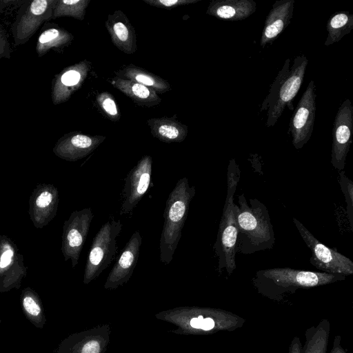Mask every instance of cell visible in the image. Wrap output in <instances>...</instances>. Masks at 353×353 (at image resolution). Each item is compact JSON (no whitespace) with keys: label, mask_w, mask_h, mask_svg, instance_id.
I'll list each match as a JSON object with an SVG mask.
<instances>
[{"label":"cell","mask_w":353,"mask_h":353,"mask_svg":"<svg viewBox=\"0 0 353 353\" xmlns=\"http://www.w3.org/2000/svg\"><path fill=\"white\" fill-rule=\"evenodd\" d=\"M105 24L112 43L119 50L127 54H132L137 51L135 30L123 11L117 10L109 14Z\"/></svg>","instance_id":"cell-18"},{"label":"cell","mask_w":353,"mask_h":353,"mask_svg":"<svg viewBox=\"0 0 353 353\" xmlns=\"http://www.w3.org/2000/svg\"><path fill=\"white\" fill-rule=\"evenodd\" d=\"M117 76L139 83L154 90L157 94H163L170 90L168 81L152 72L134 64H129L116 72Z\"/></svg>","instance_id":"cell-23"},{"label":"cell","mask_w":353,"mask_h":353,"mask_svg":"<svg viewBox=\"0 0 353 353\" xmlns=\"http://www.w3.org/2000/svg\"><path fill=\"white\" fill-rule=\"evenodd\" d=\"M91 63L83 60L56 74L52 81L51 97L54 105L67 101L85 80Z\"/></svg>","instance_id":"cell-16"},{"label":"cell","mask_w":353,"mask_h":353,"mask_svg":"<svg viewBox=\"0 0 353 353\" xmlns=\"http://www.w3.org/2000/svg\"><path fill=\"white\" fill-rule=\"evenodd\" d=\"M200 0H143L145 3L160 8L172 9L178 6L195 3Z\"/></svg>","instance_id":"cell-32"},{"label":"cell","mask_w":353,"mask_h":353,"mask_svg":"<svg viewBox=\"0 0 353 353\" xmlns=\"http://www.w3.org/2000/svg\"><path fill=\"white\" fill-rule=\"evenodd\" d=\"M96 101L100 110L112 121L120 119V112L113 96L108 92H102L96 97Z\"/></svg>","instance_id":"cell-30"},{"label":"cell","mask_w":353,"mask_h":353,"mask_svg":"<svg viewBox=\"0 0 353 353\" xmlns=\"http://www.w3.org/2000/svg\"><path fill=\"white\" fill-rule=\"evenodd\" d=\"M353 130V106L346 99L336 114L332 130L331 163L339 172L343 171L350 144Z\"/></svg>","instance_id":"cell-12"},{"label":"cell","mask_w":353,"mask_h":353,"mask_svg":"<svg viewBox=\"0 0 353 353\" xmlns=\"http://www.w3.org/2000/svg\"><path fill=\"white\" fill-rule=\"evenodd\" d=\"M340 342V336H336L334 339L333 346L330 353H346L343 347L341 345Z\"/></svg>","instance_id":"cell-35"},{"label":"cell","mask_w":353,"mask_h":353,"mask_svg":"<svg viewBox=\"0 0 353 353\" xmlns=\"http://www.w3.org/2000/svg\"><path fill=\"white\" fill-rule=\"evenodd\" d=\"M57 0L25 1L19 10L12 26L16 46L24 44L36 32L40 26L52 19Z\"/></svg>","instance_id":"cell-9"},{"label":"cell","mask_w":353,"mask_h":353,"mask_svg":"<svg viewBox=\"0 0 353 353\" xmlns=\"http://www.w3.org/2000/svg\"><path fill=\"white\" fill-rule=\"evenodd\" d=\"M147 123L152 135L164 143H180L188 135V126L179 121L176 116L152 118L148 119Z\"/></svg>","instance_id":"cell-21"},{"label":"cell","mask_w":353,"mask_h":353,"mask_svg":"<svg viewBox=\"0 0 353 353\" xmlns=\"http://www.w3.org/2000/svg\"><path fill=\"white\" fill-rule=\"evenodd\" d=\"M352 29L353 14L348 12H341L331 15L326 25L327 36L324 45L329 46L339 41Z\"/></svg>","instance_id":"cell-26"},{"label":"cell","mask_w":353,"mask_h":353,"mask_svg":"<svg viewBox=\"0 0 353 353\" xmlns=\"http://www.w3.org/2000/svg\"><path fill=\"white\" fill-rule=\"evenodd\" d=\"M100 344L96 341L83 343L81 334H73L64 339L56 353H99Z\"/></svg>","instance_id":"cell-29"},{"label":"cell","mask_w":353,"mask_h":353,"mask_svg":"<svg viewBox=\"0 0 353 353\" xmlns=\"http://www.w3.org/2000/svg\"><path fill=\"white\" fill-rule=\"evenodd\" d=\"M141 242V234L139 231H135L111 270L105 283V289L116 288L130 279L138 261Z\"/></svg>","instance_id":"cell-17"},{"label":"cell","mask_w":353,"mask_h":353,"mask_svg":"<svg viewBox=\"0 0 353 353\" xmlns=\"http://www.w3.org/2000/svg\"><path fill=\"white\" fill-rule=\"evenodd\" d=\"M110 83L139 105L150 108L161 102V97L154 90L136 81L114 77Z\"/></svg>","instance_id":"cell-22"},{"label":"cell","mask_w":353,"mask_h":353,"mask_svg":"<svg viewBox=\"0 0 353 353\" xmlns=\"http://www.w3.org/2000/svg\"><path fill=\"white\" fill-rule=\"evenodd\" d=\"M345 279V276L341 274L274 268L257 271L253 282L261 293L272 296L299 288L327 285Z\"/></svg>","instance_id":"cell-4"},{"label":"cell","mask_w":353,"mask_h":353,"mask_svg":"<svg viewBox=\"0 0 353 353\" xmlns=\"http://www.w3.org/2000/svg\"><path fill=\"white\" fill-rule=\"evenodd\" d=\"M195 193V187L190 186L188 179L183 177L168 195L159 243L160 259L164 264H169L173 259Z\"/></svg>","instance_id":"cell-2"},{"label":"cell","mask_w":353,"mask_h":353,"mask_svg":"<svg viewBox=\"0 0 353 353\" xmlns=\"http://www.w3.org/2000/svg\"><path fill=\"white\" fill-rule=\"evenodd\" d=\"M101 135H90L79 132L65 134L54 144L53 153L68 161H77L91 154L105 140Z\"/></svg>","instance_id":"cell-15"},{"label":"cell","mask_w":353,"mask_h":353,"mask_svg":"<svg viewBox=\"0 0 353 353\" xmlns=\"http://www.w3.org/2000/svg\"><path fill=\"white\" fill-rule=\"evenodd\" d=\"M152 159L143 156L128 172L122 190L120 214H129L148 192L152 182Z\"/></svg>","instance_id":"cell-13"},{"label":"cell","mask_w":353,"mask_h":353,"mask_svg":"<svg viewBox=\"0 0 353 353\" xmlns=\"http://www.w3.org/2000/svg\"><path fill=\"white\" fill-rule=\"evenodd\" d=\"M214 321L210 317H207L203 319L201 329L208 331L212 330L214 327Z\"/></svg>","instance_id":"cell-36"},{"label":"cell","mask_w":353,"mask_h":353,"mask_svg":"<svg viewBox=\"0 0 353 353\" xmlns=\"http://www.w3.org/2000/svg\"><path fill=\"white\" fill-rule=\"evenodd\" d=\"M122 229L120 220L104 223L94 236L85 263L83 283L88 284L112 263L117 253V237Z\"/></svg>","instance_id":"cell-6"},{"label":"cell","mask_w":353,"mask_h":353,"mask_svg":"<svg viewBox=\"0 0 353 353\" xmlns=\"http://www.w3.org/2000/svg\"><path fill=\"white\" fill-rule=\"evenodd\" d=\"M294 0H279L270 10L262 31L260 46L271 44L290 24L293 16Z\"/></svg>","instance_id":"cell-19"},{"label":"cell","mask_w":353,"mask_h":353,"mask_svg":"<svg viewBox=\"0 0 353 353\" xmlns=\"http://www.w3.org/2000/svg\"><path fill=\"white\" fill-rule=\"evenodd\" d=\"M27 271L17 244L7 235L0 234V292L19 289Z\"/></svg>","instance_id":"cell-11"},{"label":"cell","mask_w":353,"mask_h":353,"mask_svg":"<svg viewBox=\"0 0 353 353\" xmlns=\"http://www.w3.org/2000/svg\"><path fill=\"white\" fill-rule=\"evenodd\" d=\"M330 333V323L323 320L313 330L306 332V342L301 353H326Z\"/></svg>","instance_id":"cell-27"},{"label":"cell","mask_w":353,"mask_h":353,"mask_svg":"<svg viewBox=\"0 0 353 353\" xmlns=\"http://www.w3.org/2000/svg\"><path fill=\"white\" fill-rule=\"evenodd\" d=\"M302 346L299 337L296 336L291 342L289 353H301Z\"/></svg>","instance_id":"cell-34"},{"label":"cell","mask_w":353,"mask_h":353,"mask_svg":"<svg viewBox=\"0 0 353 353\" xmlns=\"http://www.w3.org/2000/svg\"><path fill=\"white\" fill-rule=\"evenodd\" d=\"M256 9V4L253 0H212L206 14L219 19L235 21L249 17Z\"/></svg>","instance_id":"cell-20"},{"label":"cell","mask_w":353,"mask_h":353,"mask_svg":"<svg viewBox=\"0 0 353 353\" xmlns=\"http://www.w3.org/2000/svg\"><path fill=\"white\" fill-rule=\"evenodd\" d=\"M90 0H57L53 8L52 19L71 17L82 21Z\"/></svg>","instance_id":"cell-28"},{"label":"cell","mask_w":353,"mask_h":353,"mask_svg":"<svg viewBox=\"0 0 353 353\" xmlns=\"http://www.w3.org/2000/svg\"><path fill=\"white\" fill-rule=\"evenodd\" d=\"M238 203H234L236 252L250 254L272 248L276 239L266 206L256 199L248 201L243 194L238 196Z\"/></svg>","instance_id":"cell-1"},{"label":"cell","mask_w":353,"mask_h":353,"mask_svg":"<svg viewBox=\"0 0 353 353\" xmlns=\"http://www.w3.org/2000/svg\"><path fill=\"white\" fill-rule=\"evenodd\" d=\"M308 60L305 55L296 56L290 67L288 58L272 83L270 91L260 108L268 110L267 127H273L287 107L294 110L293 100L303 81Z\"/></svg>","instance_id":"cell-3"},{"label":"cell","mask_w":353,"mask_h":353,"mask_svg":"<svg viewBox=\"0 0 353 353\" xmlns=\"http://www.w3.org/2000/svg\"><path fill=\"white\" fill-rule=\"evenodd\" d=\"M59 202V190L51 183H39L29 199L28 214L33 225L42 229L56 216Z\"/></svg>","instance_id":"cell-14"},{"label":"cell","mask_w":353,"mask_h":353,"mask_svg":"<svg viewBox=\"0 0 353 353\" xmlns=\"http://www.w3.org/2000/svg\"><path fill=\"white\" fill-rule=\"evenodd\" d=\"M94 214L90 207L72 212L64 221L61 250L64 261L70 259L74 268L79 263Z\"/></svg>","instance_id":"cell-8"},{"label":"cell","mask_w":353,"mask_h":353,"mask_svg":"<svg viewBox=\"0 0 353 353\" xmlns=\"http://www.w3.org/2000/svg\"><path fill=\"white\" fill-rule=\"evenodd\" d=\"M240 179V170L234 159L230 161L227 176V194L214 250L219 259V273L225 270L231 274L236 269L238 230L234 214V196Z\"/></svg>","instance_id":"cell-5"},{"label":"cell","mask_w":353,"mask_h":353,"mask_svg":"<svg viewBox=\"0 0 353 353\" xmlns=\"http://www.w3.org/2000/svg\"><path fill=\"white\" fill-rule=\"evenodd\" d=\"M2 57L9 59L10 57V50L7 37L0 26V57Z\"/></svg>","instance_id":"cell-33"},{"label":"cell","mask_w":353,"mask_h":353,"mask_svg":"<svg viewBox=\"0 0 353 353\" xmlns=\"http://www.w3.org/2000/svg\"><path fill=\"white\" fill-rule=\"evenodd\" d=\"M203 316L199 315L197 318H193L190 320V325L196 329H201V324L203 320Z\"/></svg>","instance_id":"cell-37"},{"label":"cell","mask_w":353,"mask_h":353,"mask_svg":"<svg viewBox=\"0 0 353 353\" xmlns=\"http://www.w3.org/2000/svg\"><path fill=\"white\" fill-rule=\"evenodd\" d=\"M73 38L71 33L63 28H47L38 37L36 52L39 57H42L52 48L61 49L68 46Z\"/></svg>","instance_id":"cell-25"},{"label":"cell","mask_w":353,"mask_h":353,"mask_svg":"<svg viewBox=\"0 0 353 353\" xmlns=\"http://www.w3.org/2000/svg\"><path fill=\"white\" fill-rule=\"evenodd\" d=\"M20 304L26 319L36 327L43 328L46 317L37 292L30 287L25 288L20 295Z\"/></svg>","instance_id":"cell-24"},{"label":"cell","mask_w":353,"mask_h":353,"mask_svg":"<svg viewBox=\"0 0 353 353\" xmlns=\"http://www.w3.org/2000/svg\"><path fill=\"white\" fill-rule=\"evenodd\" d=\"M316 85L311 80L301 96L290 119L289 129L292 144L302 148L310 139L314 130L316 114Z\"/></svg>","instance_id":"cell-10"},{"label":"cell","mask_w":353,"mask_h":353,"mask_svg":"<svg viewBox=\"0 0 353 353\" xmlns=\"http://www.w3.org/2000/svg\"><path fill=\"white\" fill-rule=\"evenodd\" d=\"M1 319H0V323H1Z\"/></svg>","instance_id":"cell-38"},{"label":"cell","mask_w":353,"mask_h":353,"mask_svg":"<svg viewBox=\"0 0 353 353\" xmlns=\"http://www.w3.org/2000/svg\"><path fill=\"white\" fill-rule=\"evenodd\" d=\"M339 183L347 203V214L352 230H353V183L345 174V172H339Z\"/></svg>","instance_id":"cell-31"},{"label":"cell","mask_w":353,"mask_h":353,"mask_svg":"<svg viewBox=\"0 0 353 353\" xmlns=\"http://www.w3.org/2000/svg\"><path fill=\"white\" fill-rule=\"evenodd\" d=\"M292 220L312 252L310 263L312 265L328 274L345 276L353 274V262L348 257L322 243L296 218Z\"/></svg>","instance_id":"cell-7"}]
</instances>
